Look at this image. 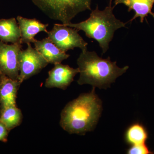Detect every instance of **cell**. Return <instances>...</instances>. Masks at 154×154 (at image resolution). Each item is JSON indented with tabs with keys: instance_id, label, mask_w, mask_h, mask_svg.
I'll use <instances>...</instances> for the list:
<instances>
[{
	"instance_id": "6da1fadb",
	"label": "cell",
	"mask_w": 154,
	"mask_h": 154,
	"mask_svg": "<svg viewBox=\"0 0 154 154\" xmlns=\"http://www.w3.org/2000/svg\"><path fill=\"white\" fill-rule=\"evenodd\" d=\"M80 95L62 110L60 124L70 134L84 135L96 126L102 110V102L95 93Z\"/></svg>"
},
{
	"instance_id": "7a4b0ae2",
	"label": "cell",
	"mask_w": 154,
	"mask_h": 154,
	"mask_svg": "<svg viewBox=\"0 0 154 154\" xmlns=\"http://www.w3.org/2000/svg\"><path fill=\"white\" fill-rule=\"evenodd\" d=\"M80 77L78 80L79 85L88 84L94 88L106 89L115 82L129 68L125 66L120 68L116 62H112L110 57H99L95 51H83L77 60Z\"/></svg>"
},
{
	"instance_id": "3957f363",
	"label": "cell",
	"mask_w": 154,
	"mask_h": 154,
	"mask_svg": "<svg viewBox=\"0 0 154 154\" xmlns=\"http://www.w3.org/2000/svg\"><path fill=\"white\" fill-rule=\"evenodd\" d=\"M114 8L112 6V0H110L109 5L103 11L99 10L97 5L85 21L76 24L70 22L65 25L79 31L82 30L88 38L96 40L103 54L109 49V43L113 39L115 31L119 28H126L127 23L116 19L113 14Z\"/></svg>"
},
{
	"instance_id": "277c9868",
	"label": "cell",
	"mask_w": 154,
	"mask_h": 154,
	"mask_svg": "<svg viewBox=\"0 0 154 154\" xmlns=\"http://www.w3.org/2000/svg\"><path fill=\"white\" fill-rule=\"evenodd\" d=\"M50 19L64 25L71 22L78 14L91 11L92 0H31Z\"/></svg>"
},
{
	"instance_id": "5b68a950",
	"label": "cell",
	"mask_w": 154,
	"mask_h": 154,
	"mask_svg": "<svg viewBox=\"0 0 154 154\" xmlns=\"http://www.w3.org/2000/svg\"><path fill=\"white\" fill-rule=\"evenodd\" d=\"M79 30L64 24H55L52 30L48 31V37L56 46L63 52L79 48L87 50L88 43L83 39Z\"/></svg>"
},
{
	"instance_id": "8992f818",
	"label": "cell",
	"mask_w": 154,
	"mask_h": 154,
	"mask_svg": "<svg viewBox=\"0 0 154 154\" xmlns=\"http://www.w3.org/2000/svg\"><path fill=\"white\" fill-rule=\"evenodd\" d=\"M19 54V81L22 84L25 80L38 74L48 64L47 60L30 43Z\"/></svg>"
},
{
	"instance_id": "52a82bcc",
	"label": "cell",
	"mask_w": 154,
	"mask_h": 154,
	"mask_svg": "<svg viewBox=\"0 0 154 154\" xmlns=\"http://www.w3.org/2000/svg\"><path fill=\"white\" fill-rule=\"evenodd\" d=\"M22 44L21 41L11 45L0 41V77L19 80V54Z\"/></svg>"
},
{
	"instance_id": "ba28073f",
	"label": "cell",
	"mask_w": 154,
	"mask_h": 154,
	"mask_svg": "<svg viewBox=\"0 0 154 154\" xmlns=\"http://www.w3.org/2000/svg\"><path fill=\"white\" fill-rule=\"evenodd\" d=\"M48 72L45 87L47 88H58L66 90L74 81V77L79 73V69L71 67L67 65L58 63Z\"/></svg>"
},
{
	"instance_id": "9c48e42d",
	"label": "cell",
	"mask_w": 154,
	"mask_h": 154,
	"mask_svg": "<svg viewBox=\"0 0 154 154\" xmlns=\"http://www.w3.org/2000/svg\"><path fill=\"white\" fill-rule=\"evenodd\" d=\"M21 83L9 77H0V107L1 111L7 107L17 106V94Z\"/></svg>"
},
{
	"instance_id": "30bf717a",
	"label": "cell",
	"mask_w": 154,
	"mask_h": 154,
	"mask_svg": "<svg viewBox=\"0 0 154 154\" xmlns=\"http://www.w3.org/2000/svg\"><path fill=\"white\" fill-rule=\"evenodd\" d=\"M19 28L21 30V42L23 43H33L36 42L35 36L39 32L48 33V24H44L37 19H29L21 16L17 17Z\"/></svg>"
},
{
	"instance_id": "8fae6325",
	"label": "cell",
	"mask_w": 154,
	"mask_h": 154,
	"mask_svg": "<svg viewBox=\"0 0 154 154\" xmlns=\"http://www.w3.org/2000/svg\"><path fill=\"white\" fill-rule=\"evenodd\" d=\"M34 44L35 49L41 54L48 63H61L69 57L66 52L58 48L48 37L41 40H36Z\"/></svg>"
},
{
	"instance_id": "7c38bea8",
	"label": "cell",
	"mask_w": 154,
	"mask_h": 154,
	"mask_svg": "<svg viewBox=\"0 0 154 154\" xmlns=\"http://www.w3.org/2000/svg\"><path fill=\"white\" fill-rule=\"evenodd\" d=\"M119 4H123L127 7L128 12L132 10L134 11V16L130 22L139 17L141 23H143L149 14L154 19V13L152 12L154 0H115L113 6L115 7Z\"/></svg>"
},
{
	"instance_id": "4fadbf2b",
	"label": "cell",
	"mask_w": 154,
	"mask_h": 154,
	"mask_svg": "<svg viewBox=\"0 0 154 154\" xmlns=\"http://www.w3.org/2000/svg\"><path fill=\"white\" fill-rule=\"evenodd\" d=\"M21 33L19 24L14 18L0 19V40L8 43L21 41Z\"/></svg>"
},
{
	"instance_id": "5bb4252c",
	"label": "cell",
	"mask_w": 154,
	"mask_h": 154,
	"mask_svg": "<svg viewBox=\"0 0 154 154\" xmlns=\"http://www.w3.org/2000/svg\"><path fill=\"white\" fill-rule=\"evenodd\" d=\"M22 119V111L17 106L7 107L2 110L0 114V121L10 131L20 125Z\"/></svg>"
},
{
	"instance_id": "9a60e30c",
	"label": "cell",
	"mask_w": 154,
	"mask_h": 154,
	"mask_svg": "<svg viewBox=\"0 0 154 154\" xmlns=\"http://www.w3.org/2000/svg\"><path fill=\"white\" fill-rule=\"evenodd\" d=\"M148 137V134L145 128L138 123L131 125L125 134L127 142L131 146L145 143Z\"/></svg>"
},
{
	"instance_id": "2e32d148",
	"label": "cell",
	"mask_w": 154,
	"mask_h": 154,
	"mask_svg": "<svg viewBox=\"0 0 154 154\" xmlns=\"http://www.w3.org/2000/svg\"><path fill=\"white\" fill-rule=\"evenodd\" d=\"M129 154H149L152 153L145 143L132 145L127 151Z\"/></svg>"
},
{
	"instance_id": "e0dca14e",
	"label": "cell",
	"mask_w": 154,
	"mask_h": 154,
	"mask_svg": "<svg viewBox=\"0 0 154 154\" xmlns=\"http://www.w3.org/2000/svg\"><path fill=\"white\" fill-rule=\"evenodd\" d=\"M9 132L10 131L5 125L0 121V141L7 142Z\"/></svg>"
},
{
	"instance_id": "ac0fdd59",
	"label": "cell",
	"mask_w": 154,
	"mask_h": 154,
	"mask_svg": "<svg viewBox=\"0 0 154 154\" xmlns=\"http://www.w3.org/2000/svg\"><path fill=\"white\" fill-rule=\"evenodd\" d=\"M1 107H0V114H1Z\"/></svg>"
}]
</instances>
